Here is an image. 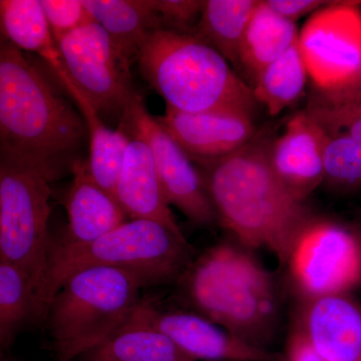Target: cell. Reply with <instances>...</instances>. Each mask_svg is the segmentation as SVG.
<instances>
[{
  "label": "cell",
  "mask_w": 361,
  "mask_h": 361,
  "mask_svg": "<svg viewBox=\"0 0 361 361\" xmlns=\"http://www.w3.org/2000/svg\"><path fill=\"white\" fill-rule=\"evenodd\" d=\"M37 285L20 266L0 260V346L11 348L26 326L35 324Z\"/></svg>",
  "instance_id": "cell-24"
},
{
  "label": "cell",
  "mask_w": 361,
  "mask_h": 361,
  "mask_svg": "<svg viewBox=\"0 0 361 361\" xmlns=\"http://www.w3.org/2000/svg\"><path fill=\"white\" fill-rule=\"evenodd\" d=\"M197 313L252 345L264 348L278 318L276 284L245 247L220 243L178 280Z\"/></svg>",
  "instance_id": "cell-3"
},
{
  "label": "cell",
  "mask_w": 361,
  "mask_h": 361,
  "mask_svg": "<svg viewBox=\"0 0 361 361\" xmlns=\"http://www.w3.org/2000/svg\"><path fill=\"white\" fill-rule=\"evenodd\" d=\"M118 126L148 144L170 205L177 207L196 224L210 225L218 219L201 172L172 135L149 113L137 92Z\"/></svg>",
  "instance_id": "cell-11"
},
{
  "label": "cell",
  "mask_w": 361,
  "mask_h": 361,
  "mask_svg": "<svg viewBox=\"0 0 361 361\" xmlns=\"http://www.w3.org/2000/svg\"><path fill=\"white\" fill-rule=\"evenodd\" d=\"M142 78L166 101V108L197 114H252L253 90L212 45L193 33L158 30L137 56Z\"/></svg>",
  "instance_id": "cell-4"
},
{
  "label": "cell",
  "mask_w": 361,
  "mask_h": 361,
  "mask_svg": "<svg viewBox=\"0 0 361 361\" xmlns=\"http://www.w3.org/2000/svg\"><path fill=\"white\" fill-rule=\"evenodd\" d=\"M51 180L32 169L0 163V260L20 266L37 285L49 260Z\"/></svg>",
  "instance_id": "cell-7"
},
{
  "label": "cell",
  "mask_w": 361,
  "mask_h": 361,
  "mask_svg": "<svg viewBox=\"0 0 361 361\" xmlns=\"http://www.w3.org/2000/svg\"><path fill=\"white\" fill-rule=\"evenodd\" d=\"M284 361H326L316 353L305 337L294 330L286 346V355Z\"/></svg>",
  "instance_id": "cell-31"
},
{
  "label": "cell",
  "mask_w": 361,
  "mask_h": 361,
  "mask_svg": "<svg viewBox=\"0 0 361 361\" xmlns=\"http://www.w3.org/2000/svg\"><path fill=\"white\" fill-rule=\"evenodd\" d=\"M271 142L256 135L230 155L195 161L222 225L242 246L266 249L284 264L311 220L273 171Z\"/></svg>",
  "instance_id": "cell-2"
},
{
  "label": "cell",
  "mask_w": 361,
  "mask_h": 361,
  "mask_svg": "<svg viewBox=\"0 0 361 361\" xmlns=\"http://www.w3.org/2000/svg\"><path fill=\"white\" fill-rule=\"evenodd\" d=\"M307 114L329 135H348L361 140V102L338 101L323 96L311 102Z\"/></svg>",
  "instance_id": "cell-27"
},
{
  "label": "cell",
  "mask_w": 361,
  "mask_h": 361,
  "mask_svg": "<svg viewBox=\"0 0 361 361\" xmlns=\"http://www.w3.org/2000/svg\"><path fill=\"white\" fill-rule=\"evenodd\" d=\"M75 361L195 360L156 329L139 305L122 326Z\"/></svg>",
  "instance_id": "cell-19"
},
{
  "label": "cell",
  "mask_w": 361,
  "mask_h": 361,
  "mask_svg": "<svg viewBox=\"0 0 361 361\" xmlns=\"http://www.w3.org/2000/svg\"><path fill=\"white\" fill-rule=\"evenodd\" d=\"M49 70L77 104L87 125L90 149L87 161L90 174L99 186L116 197V183L130 144V135L122 126H118L116 130H111L104 125L94 106L66 75L63 63L49 68Z\"/></svg>",
  "instance_id": "cell-18"
},
{
  "label": "cell",
  "mask_w": 361,
  "mask_h": 361,
  "mask_svg": "<svg viewBox=\"0 0 361 361\" xmlns=\"http://www.w3.org/2000/svg\"><path fill=\"white\" fill-rule=\"evenodd\" d=\"M73 184L66 197L68 224L56 246L85 245L108 234L127 221L128 216L114 195L103 189L90 174L87 159L73 167Z\"/></svg>",
  "instance_id": "cell-16"
},
{
  "label": "cell",
  "mask_w": 361,
  "mask_h": 361,
  "mask_svg": "<svg viewBox=\"0 0 361 361\" xmlns=\"http://www.w3.org/2000/svg\"><path fill=\"white\" fill-rule=\"evenodd\" d=\"M293 281L306 299L348 293L361 283V241L346 228L310 221L288 260Z\"/></svg>",
  "instance_id": "cell-10"
},
{
  "label": "cell",
  "mask_w": 361,
  "mask_h": 361,
  "mask_svg": "<svg viewBox=\"0 0 361 361\" xmlns=\"http://www.w3.org/2000/svg\"><path fill=\"white\" fill-rule=\"evenodd\" d=\"M160 20L161 30L193 32L194 21L200 18L205 1L198 0H149Z\"/></svg>",
  "instance_id": "cell-29"
},
{
  "label": "cell",
  "mask_w": 361,
  "mask_h": 361,
  "mask_svg": "<svg viewBox=\"0 0 361 361\" xmlns=\"http://www.w3.org/2000/svg\"><path fill=\"white\" fill-rule=\"evenodd\" d=\"M334 2L324 0H266V4L274 13L292 23H296L306 14L317 13Z\"/></svg>",
  "instance_id": "cell-30"
},
{
  "label": "cell",
  "mask_w": 361,
  "mask_h": 361,
  "mask_svg": "<svg viewBox=\"0 0 361 361\" xmlns=\"http://www.w3.org/2000/svg\"><path fill=\"white\" fill-rule=\"evenodd\" d=\"M89 133L82 114L9 42L0 45V163L51 182L71 173Z\"/></svg>",
  "instance_id": "cell-1"
},
{
  "label": "cell",
  "mask_w": 361,
  "mask_h": 361,
  "mask_svg": "<svg viewBox=\"0 0 361 361\" xmlns=\"http://www.w3.org/2000/svg\"><path fill=\"white\" fill-rule=\"evenodd\" d=\"M156 118L194 161L230 155L256 135L252 114L246 111L190 114L166 108L165 116Z\"/></svg>",
  "instance_id": "cell-13"
},
{
  "label": "cell",
  "mask_w": 361,
  "mask_h": 361,
  "mask_svg": "<svg viewBox=\"0 0 361 361\" xmlns=\"http://www.w3.org/2000/svg\"><path fill=\"white\" fill-rule=\"evenodd\" d=\"M140 310L149 322L195 361H276L265 348L252 345L199 313L161 310L149 299Z\"/></svg>",
  "instance_id": "cell-12"
},
{
  "label": "cell",
  "mask_w": 361,
  "mask_h": 361,
  "mask_svg": "<svg viewBox=\"0 0 361 361\" xmlns=\"http://www.w3.org/2000/svg\"><path fill=\"white\" fill-rule=\"evenodd\" d=\"M324 180L341 190L361 188V140L329 135L324 148Z\"/></svg>",
  "instance_id": "cell-26"
},
{
  "label": "cell",
  "mask_w": 361,
  "mask_h": 361,
  "mask_svg": "<svg viewBox=\"0 0 361 361\" xmlns=\"http://www.w3.org/2000/svg\"><path fill=\"white\" fill-rule=\"evenodd\" d=\"M149 287L120 268L94 266L71 274L52 298L47 322L58 361H75L133 315Z\"/></svg>",
  "instance_id": "cell-6"
},
{
  "label": "cell",
  "mask_w": 361,
  "mask_h": 361,
  "mask_svg": "<svg viewBox=\"0 0 361 361\" xmlns=\"http://www.w3.org/2000/svg\"><path fill=\"white\" fill-rule=\"evenodd\" d=\"M298 37L295 23L274 13L266 1H259L242 42L239 68L255 82L266 66L296 44Z\"/></svg>",
  "instance_id": "cell-21"
},
{
  "label": "cell",
  "mask_w": 361,
  "mask_h": 361,
  "mask_svg": "<svg viewBox=\"0 0 361 361\" xmlns=\"http://www.w3.org/2000/svg\"><path fill=\"white\" fill-rule=\"evenodd\" d=\"M54 40L94 23L80 0H42Z\"/></svg>",
  "instance_id": "cell-28"
},
{
  "label": "cell",
  "mask_w": 361,
  "mask_h": 361,
  "mask_svg": "<svg viewBox=\"0 0 361 361\" xmlns=\"http://www.w3.org/2000/svg\"><path fill=\"white\" fill-rule=\"evenodd\" d=\"M1 40L20 51L35 52L49 68L61 63L56 40L39 0L0 1Z\"/></svg>",
  "instance_id": "cell-22"
},
{
  "label": "cell",
  "mask_w": 361,
  "mask_h": 361,
  "mask_svg": "<svg viewBox=\"0 0 361 361\" xmlns=\"http://www.w3.org/2000/svg\"><path fill=\"white\" fill-rule=\"evenodd\" d=\"M326 130L307 111L292 116L283 134L271 142V166L284 186L302 202L324 180Z\"/></svg>",
  "instance_id": "cell-14"
},
{
  "label": "cell",
  "mask_w": 361,
  "mask_h": 361,
  "mask_svg": "<svg viewBox=\"0 0 361 361\" xmlns=\"http://www.w3.org/2000/svg\"><path fill=\"white\" fill-rule=\"evenodd\" d=\"M92 18L109 33L125 58L134 63L160 20L149 0H82Z\"/></svg>",
  "instance_id": "cell-20"
},
{
  "label": "cell",
  "mask_w": 361,
  "mask_h": 361,
  "mask_svg": "<svg viewBox=\"0 0 361 361\" xmlns=\"http://www.w3.org/2000/svg\"><path fill=\"white\" fill-rule=\"evenodd\" d=\"M194 250L158 221L130 219L85 245L51 244L47 272L37 296L35 324L44 322L52 298L73 273L94 266L120 268L142 278L149 286L178 281L193 262Z\"/></svg>",
  "instance_id": "cell-5"
},
{
  "label": "cell",
  "mask_w": 361,
  "mask_h": 361,
  "mask_svg": "<svg viewBox=\"0 0 361 361\" xmlns=\"http://www.w3.org/2000/svg\"><path fill=\"white\" fill-rule=\"evenodd\" d=\"M258 4V0H208L192 33L239 68L242 42Z\"/></svg>",
  "instance_id": "cell-23"
},
{
  "label": "cell",
  "mask_w": 361,
  "mask_h": 361,
  "mask_svg": "<svg viewBox=\"0 0 361 361\" xmlns=\"http://www.w3.org/2000/svg\"><path fill=\"white\" fill-rule=\"evenodd\" d=\"M329 99H338V101H348V102H361V82L360 84L351 92H346V94H338V96H327Z\"/></svg>",
  "instance_id": "cell-32"
},
{
  "label": "cell",
  "mask_w": 361,
  "mask_h": 361,
  "mask_svg": "<svg viewBox=\"0 0 361 361\" xmlns=\"http://www.w3.org/2000/svg\"><path fill=\"white\" fill-rule=\"evenodd\" d=\"M66 75L99 114L122 122L137 94L130 66L103 26L94 21L56 40Z\"/></svg>",
  "instance_id": "cell-8"
},
{
  "label": "cell",
  "mask_w": 361,
  "mask_h": 361,
  "mask_svg": "<svg viewBox=\"0 0 361 361\" xmlns=\"http://www.w3.org/2000/svg\"><path fill=\"white\" fill-rule=\"evenodd\" d=\"M0 361H18L14 360L13 357H9V356L4 355V353L1 355V357H0Z\"/></svg>",
  "instance_id": "cell-33"
},
{
  "label": "cell",
  "mask_w": 361,
  "mask_h": 361,
  "mask_svg": "<svg viewBox=\"0 0 361 361\" xmlns=\"http://www.w3.org/2000/svg\"><path fill=\"white\" fill-rule=\"evenodd\" d=\"M310 75L298 40L283 56L266 66L254 85L256 101L264 104L271 116H277L302 94Z\"/></svg>",
  "instance_id": "cell-25"
},
{
  "label": "cell",
  "mask_w": 361,
  "mask_h": 361,
  "mask_svg": "<svg viewBox=\"0 0 361 361\" xmlns=\"http://www.w3.org/2000/svg\"><path fill=\"white\" fill-rule=\"evenodd\" d=\"M296 329L326 361H361V305L348 293L307 299Z\"/></svg>",
  "instance_id": "cell-15"
},
{
  "label": "cell",
  "mask_w": 361,
  "mask_h": 361,
  "mask_svg": "<svg viewBox=\"0 0 361 361\" xmlns=\"http://www.w3.org/2000/svg\"><path fill=\"white\" fill-rule=\"evenodd\" d=\"M130 137L116 183V200L128 218L158 221L184 236L169 207L151 149L139 135Z\"/></svg>",
  "instance_id": "cell-17"
},
{
  "label": "cell",
  "mask_w": 361,
  "mask_h": 361,
  "mask_svg": "<svg viewBox=\"0 0 361 361\" xmlns=\"http://www.w3.org/2000/svg\"><path fill=\"white\" fill-rule=\"evenodd\" d=\"M360 4L334 1L313 13L299 33L308 73L324 94H346L360 84Z\"/></svg>",
  "instance_id": "cell-9"
},
{
  "label": "cell",
  "mask_w": 361,
  "mask_h": 361,
  "mask_svg": "<svg viewBox=\"0 0 361 361\" xmlns=\"http://www.w3.org/2000/svg\"><path fill=\"white\" fill-rule=\"evenodd\" d=\"M358 237H360V241H361V232H360V236H358Z\"/></svg>",
  "instance_id": "cell-34"
}]
</instances>
